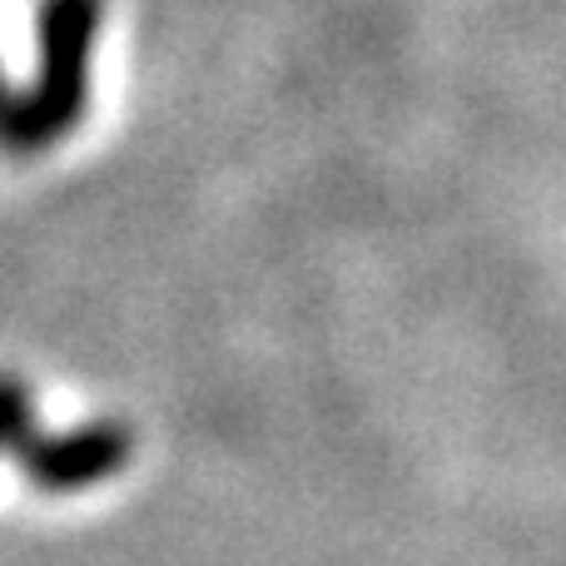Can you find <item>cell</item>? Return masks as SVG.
I'll list each match as a JSON object with an SVG mask.
<instances>
[{"label": "cell", "mask_w": 566, "mask_h": 566, "mask_svg": "<svg viewBox=\"0 0 566 566\" xmlns=\"http://www.w3.org/2000/svg\"><path fill=\"white\" fill-rule=\"evenodd\" d=\"M35 408H30V388H20L15 378H0V452L20 458L35 442Z\"/></svg>", "instance_id": "obj_2"}, {"label": "cell", "mask_w": 566, "mask_h": 566, "mask_svg": "<svg viewBox=\"0 0 566 566\" xmlns=\"http://www.w3.org/2000/svg\"><path fill=\"white\" fill-rule=\"evenodd\" d=\"M129 448H135V438L125 422H85L75 432H60V438L35 432V442L15 462L40 492H80L115 478L129 462Z\"/></svg>", "instance_id": "obj_1"}]
</instances>
